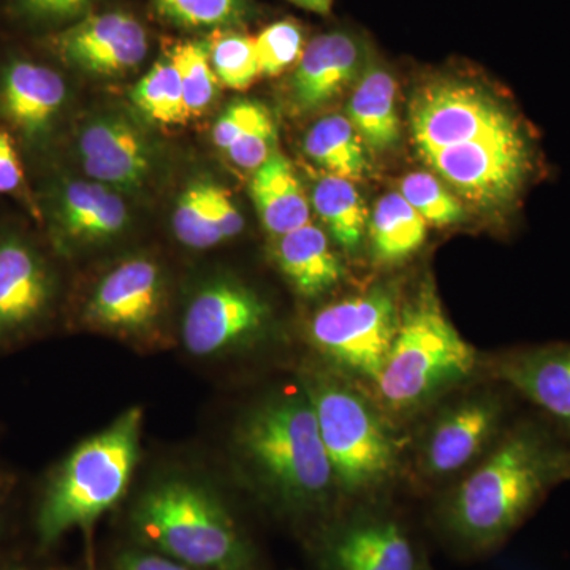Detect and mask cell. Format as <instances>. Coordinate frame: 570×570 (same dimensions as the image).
I'll return each mask as SVG.
<instances>
[{"label": "cell", "instance_id": "6da1fadb", "mask_svg": "<svg viewBox=\"0 0 570 570\" xmlns=\"http://www.w3.org/2000/svg\"><path fill=\"white\" fill-rule=\"evenodd\" d=\"M415 153L468 204L508 209L538 171V151L517 112L471 82L439 80L409 104Z\"/></svg>", "mask_w": 570, "mask_h": 570}, {"label": "cell", "instance_id": "7a4b0ae2", "mask_svg": "<svg viewBox=\"0 0 570 570\" xmlns=\"http://www.w3.org/2000/svg\"><path fill=\"white\" fill-rule=\"evenodd\" d=\"M570 479V449L538 422H521L450 493L439 528L456 549H498L551 489Z\"/></svg>", "mask_w": 570, "mask_h": 570}, {"label": "cell", "instance_id": "3957f363", "mask_svg": "<svg viewBox=\"0 0 570 570\" xmlns=\"http://www.w3.org/2000/svg\"><path fill=\"white\" fill-rule=\"evenodd\" d=\"M238 445L266 487L292 510L322 508L337 490L306 390L265 400L243 420Z\"/></svg>", "mask_w": 570, "mask_h": 570}, {"label": "cell", "instance_id": "277c9868", "mask_svg": "<svg viewBox=\"0 0 570 570\" xmlns=\"http://www.w3.org/2000/svg\"><path fill=\"white\" fill-rule=\"evenodd\" d=\"M478 367L474 347L445 316L433 285H423L406 306L385 365L374 382L379 403L396 417L417 414Z\"/></svg>", "mask_w": 570, "mask_h": 570}, {"label": "cell", "instance_id": "5b68a950", "mask_svg": "<svg viewBox=\"0 0 570 570\" xmlns=\"http://www.w3.org/2000/svg\"><path fill=\"white\" fill-rule=\"evenodd\" d=\"M141 547L197 570H255L257 554L219 498L189 480L142 493L130 513Z\"/></svg>", "mask_w": 570, "mask_h": 570}, {"label": "cell", "instance_id": "8992f818", "mask_svg": "<svg viewBox=\"0 0 570 570\" xmlns=\"http://www.w3.org/2000/svg\"><path fill=\"white\" fill-rule=\"evenodd\" d=\"M142 411L132 407L63 461L41 499L37 534L43 546L102 517L129 487L138 456Z\"/></svg>", "mask_w": 570, "mask_h": 570}, {"label": "cell", "instance_id": "52a82bcc", "mask_svg": "<svg viewBox=\"0 0 570 570\" xmlns=\"http://www.w3.org/2000/svg\"><path fill=\"white\" fill-rule=\"evenodd\" d=\"M303 389L313 401L337 490L354 498L381 490L397 468L396 442L381 411L332 374H311Z\"/></svg>", "mask_w": 570, "mask_h": 570}, {"label": "cell", "instance_id": "ba28073f", "mask_svg": "<svg viewBox=\"0 0 570 570\" xmlns=\"http://www.w3.org/2000/svg\"><path fill=\"white\" fill-rule=\"evenodd\" d=\"M400 317L396 292L377 285L318 311L311 322V340L333 365L374 384L395 341Z\"/></svg>", "mask_w": 570, "mask_h": 570}, {"label": "cell", "instance_id": "9c48e42d", "mask_svg": "<svg viewBox=\"0 0 570 570\" xmlns=\"http://www.w3.org/2000/svg\"><path fill=\"white\" fill-rule=\"evenodd\" d=\"M504 419V397L494 392L461 397L426 431L420 450L423 474L444 479L463 471L498 441Z\"/></svg>", "mask_w": 570, "mask_h": 570}, {"label": "cell", "instance_id": "30bf717a", "mask_svg": "<svg viewBox=\"0 0 570 570\" xmlns=\"http://www.w3.org/2000/svg\"><path fill=\"white\" fill-rule=\"evenodd\" d=\"M62 62L99 77H118L140 66L148 55V33L122 11L86 14L43 41Z\"/></svg>", "mask_w": 570, "mask_h": 570}, {"label": "cell", "instance_id": "8fae6325", "mask_svg": "<svg viewBox=\"0 0 570 570\" xmlns=\"http://www.w3.org/2000/svg\"><path fill=\"white\" fill-rule=\"evenodd\" d=\"M268 318V306L255 292L232 281H220L198 292L187 307L184 346L193 355H217L253 340Z\"/></svg>", "mask_w": 570, "mask_h": 570}, {"label": "cell", "instance_id": "7c38bea8", "mask_svg": "<svg viewBox=\"0 0 570 570\" xmlns=\"http://www.w3.org/2000/svg\"><path fill=\"white\" fill-rule=\"evenodd\" d=\"M324 570H422L406 528L382 513H354L325 532Z\"/></svg>", "mask_w": 570, "mask_h": 570}, {"label": "cell", "instance_id": "4fadbf2b", "mask_svg": "<svg viewBox=\"0 0 570 570\" xmlns=\"http://www.w3.org/2000/svg\"><path fill=\"white\" fill-rule=\"evenodd\" d=\"M52 279L39 250L20 235L0 239V343L31 330L47 313Z\"/></svg>", "mask_w": 570, "mask_h": 570}, {"label": "cell", "instance_id": "5bb4252c", "mask_svg": "<svg viewBox=\"0 0 570 570\" xmlns=\"http://www.w3.org/2000/svg\"><path fill=\"white\" fill-rule=\"evenodd\" d=\"M493 376L531 401L570 438V343L520 348L499 356Z\"/></svg>", "mask_w": 570, "mask_h": 570}, {"label": "cell", "instance_id": "9a60e30c", "mask_svg": "<svg viewBox=\"0 0 570 570\" xmlns=\"http://www.w3.org/2000/svg\"><path fill=\"white\" fill-rule=\"evenodd\" d=\"M66 100V81L51 67L11 58L0 69V115L29 141L50 132Z\"/></svg>", "mask_w": 570, "mask_h": 570}, {"label": "cell", "instance_id": "2e32d148", "mask_svg": "<svg viewBox=\"0 0 570 570\" xmlns=\"http://www.w3.org/2000/svg\"><path fill=\"white\" fill-rule=\"evenodd\" d=\"M78 149L82 170L92 181L137 189L148 178L151 148L137 127L119 116H102L86 124Z\"/></svg>", "mask_w": 570, "mask_h": 570}, {"label": "cell", "instance_id": "e0dca14e", "mask_svg": "<svg viewBox=\"0 0 570 570\" xmlns=\"http://www.w3.org/2000/svg\"><path fill=\"white\" fill-rule=\"evenodd\" d=\"M163 292V276L154 262H124L97 285L88 306L89 321L119 332H138L156 321Z\"/></svg>", "mask_w": 570, "mask_h": 570}, {"label": "cell", "instance_id": "ac0fdd59", "mask_svg": "<svg viewBox=\"0 0 570 570\" xmlns=\"http://www.w3.org/2000/svg\"><path fill=\"white\" fill-rule=\"evenodd\" d=\"M362 48L346 32L322 33L306 45L292 77V94L303 111L332 104L355 80Z\"/></svg>", "mask_w": 570, "mask_h": 570}, {"label": "cell", "instance_id": "d6986e66", "mask_svg": "<svg viewBox=\"0 0 570 570\" xmlns=\"http://www.w3.org/2000/svg\"><path fill=\"white\" fill-rule=\"evenodd\" d=\"M55 220L63 235L99 242L118 235L129 212L118 194L97 181H70L55 195Z\"/></svg>", "mask_w": 570, "mask_h": 570}, {"label": "cell", "instance_id": "ffe728a7", "mask_svg": "<svg viewBox=\"0 0 570 570\" xmlns=\"http://www.w3.org/2000/svg\"><path fill=\"white\" fill-rule=\"evenodd\" d=\"M275 257L284 276L307 298L326 294L344 277V266L330 247L325 232L311 223L279 236Z\"/></svg>", "mask_w": 570, "mask_h": 570}, {"label": "cell", "instance_id": "44dd1931", "mask_svg": "<svg viewBox=\"0 0 570 570\" xmlns=\"http://www.w3.org/2000/svg\"><path fill=\"white\" fill-rule=\"evenodd\" d=\"M250 195L262 224L277 238L311 223L309 200L284 154L273 153L255 170Z\"/></svg>", "mask_w": 570, "mask_h": 570}, {"label": "cell", "instance_id": "7402d4cb", "mask_svg": "<svg viewBox=\"0 0 570 570\" xmlns=\"http://www.w3.org/2000/svg\"><path fill=\"white\" fill-rule=\"evenodd\" d=\"M347 112L348 121L371 151H389L400 141L396 81L387 70L373 67L363 73L348 100Z\"/></svg>", "mask_w": 570, "mask_h": 570}, {"label": "cell", "instance_id": "603a6c76", "mask_svg": "<svg viewBox=\"0 0 570 570\" xmlns=\"http://www.w3.org/2000/svg\"><path fill=\"white\" fill-rule=\"evenodd\" d=\"M367 227L374 261L392 265L422 247L428 223L403 195L390 193L379 198Z\"/></svg>", "mask_w": 570, "mask_h": 570}, {"label": "cell", "instance_id": "cb8c5ba5", "mask_svg": "<svg viewBox=\"0 0 570 570\" xmlns=\"http://www.w3.org/2000/svg\"><path fill=\"white\" fill-rule=\"evenodd\" d=\"M305 153L326 175L355 181L366 175V146L347 116H325L305 137Z\"/></svg>", "mask_w": 570, "mask_h": 570}, {"label": "cell", "instance_id": "d4e9b609", "mask_svg": "<svg viewBox=\"0 0 570 570\" xmlns=\"http://www.w3.org/2000/svg\"><path fill=\"white\" fill-rule=\"evenodd\" d=\"M311 202L337 245L356 253L365 238L367 212L354 183L326 175L314 186Z\"/></svg>", "mask_w": 570, "mask_h": 570}, {"label": "cell", "instance_id": "484cf974", "mask_svg": "<svg viewBox=\"0 0 570 570\" xmlns=\"http://www.w3.org/2000/svg\"><path fill=\"white\" fill-rule=\"evenodd\" d=\"M134 104L149 119L160 124L187 121L181 80L171 59L154 63L151 70L137 82L132 91Z\"/></svg>", "mask_w": 570, "mask_h": 570}, {"label": "cell", "instance_id": "4316f807", "mask_svg": "<svg viewBox=\"0 0 570 570\" xmlns=\"http://www.w3.org/2000/svg\"><path fill=\"white\" fill-rule=\"evenodd\" d=\"M170 59L181 80L187 119L204 115L220 85L209 62L208 45L184 41L171 50Z\"/></svg>", "mask_w": 570, "mask_h": 570}, {"label": "cell", "instance_id": "83f0119b", "mask_svg": "<svg viewBox=\"0 0 570 570\" xmlns=\"http://www.w3.org/2000/svg\"><path fill=\"white\" fill-rule=\"evenodd\" d=\"M206 45L209 62L220 85L243 91L261 77L253 37L235 31H217Z\"/></svg>", "mask_w": 570, "mask_h": 570}, {"label": "cell", "instance_id": "f1b7e54d", "mask_svg": "<svg viewBox=\"0 0 570 570\" xmlns=\"http://www.w3.org/2000/svg\"><path fill=\"white\" fill-rule=\"evenodd\" d=\"M212 183H195L179 197L174 213V230L183 245L208 249L223 243L217 230L209 200Z\"/></svg>", "mask_w": 570, "mask_h": 570}, {"label": "cell", "instance_id": "f546056e", "mask_svg": "<svg viewBox=\"0 0 570 570\" xmlns=\"http://www.w3.org/2000/svg\"><path fill=\"white\" fill-rule=\"evenodd\" d=\"M400 194L426 220L434 225L460 223L463 205L436 175L415 171L401 181Z\"/></svg>", "mask_w": 570, "mask_h": 570}, {"label": "cell", "instance_id": "4dcf8cb0", "mask_svg": "<svg viewBox=\"0 0 570 570\" xmlns=\"http://www.w3.org/2000/svg\"><path fill=\"white\" fill-rule=\"evenodd\" d=\"M261 75L276 77L295 66L305 51V33L296 22H273L254 39Z\"/></svg>", "mask_w": 570, "mask_h": 570}, {"label": "cell", "instance_id": "1f68e13d", "mask_svg": "<svg viewBox=\"0 0 570 570\" xmlns=\"http://www.w3.org/2000/svg\"><path fill=\"white\" fill-rule=\"evenodd\" d=\"M163 17L190 29L225 28L243 14L242 0H154Z\"/></svg>", "mask_w": 570, "mask_h": 570}, {"label": "cell", "instance_id": "d6a6232c", "mask_svg": "<svg viewBox=\"0 0 570 570\" xmlns=\"http://www.w3.org/2000/svg\"><path fill=\"white\" fill-rule=\"evenodd\" d=\"M100 0H6L11 20L28 28H56L81 20Z\"/></svg>", "mask_w": 570, "mask_h": 570}, {"label": "cell", "instance_id": "836d02e7", "mask_svg": "<svg viewBox=\"0 0 570 570\" xmlns=\"http://www.w3.org/2000/svg\"><path fill=\"white\" fill-rule=\"evenodd\" d=\"M275 142L276 126L272 115H268L239 137L225 153L236 167L255 171L275 153Z\"/></svg>", "mask_w": 570, "mask_h": 570}, {"label": "cell", "instance_id": "e575fe53", "mask_svg": "<svg viewBox=\"0 0 570 570\" xmlns=\"http://www.w3.org/2000/svg\"><path fill=\"white\" fill-rule=\"evenodd\" d=\"M268 115L269 111L264 105L249 102V100H239V102L228 105L214 124L213 140L217 148L227 151L239 137H243L247 130L253 129L255 124L261 122Z\"/></svg>", "mask_w": 570, "mask_h": 570}, {"label": "cell", "instance_id": "d590c367", "mask_svg": "<svg viewBox=\"0 0 570 570\" xmlns=\"http://www.w3.org/2000/svg\"><path fill=\"white\" fill-rule=\"evenodd\" d=\"M209 200H212L214 223H216L217 230H219L224 242L242 234L245 220H243L242 213L236 208L234 198L230 197L228 190L212 183Z\"/></svg>", "mask_w": 570, "mask_h": 570}, {"label": "cell", "instance_id": "8d00e7d4", "mask_svg": "<svg viewBox=\"0 0 570 570\" xmlns=\"http://www.w3.org/2000/svg\"><path fill=\"white\" fill-rule=\"evenodd\" d=\"M111 570H197L189 568L145 547L119 551L112 560Z\"/></svg>", "mask_w": 570, "mask_h": 570}, {"label": "cell", "instance_id": "74e56055", "mask_svg": "<svg viewBox=\"0 0 570 570\" xmlns=\"http://www.w3.org/2000/svg\"><path fill=\"white\" fill-rule=\"evenodd\" d=\"M24 187V171L10 134L0 129V194H20Z\"/></svg>", "mask_w": 570, "mask_h": 570}, {"label": "cell", "instance_id": "f35d334b", "mask_svg": "<svg viewBox=\"0 0 570 570\" xmlns=\"http://www.w3.org/2000/svg\"><path fill=\"white\" fill-rule=\"evenodd\" d=\"M291 2L318 14L330 13L333 6V0H291Z\"/></svg>", "mask_w": 570, "mask_h": 570}, {"label": "cell", "instance_id": "ab89813d", "mask_svg": "<svg viewBox=\"0 0 570 570\" xmlns=\"http://www.w3.org/2000/svg\"><path fill=\"white\" fill-rule=\"evenodd\" d=\"M11 570H29V569H11Z\"/></svg>", "mask_w": 570, "mask_h": 570}, {"label": "cell", "instance_id": "60d3db41", "mask_svg": "<svg viewBox=\"0 0 570 570\" xmlns=\"http://www.w3.org/2000/svg\"><path fill=\"white\" fill-rule=\"evenodd\" d=\"M422 570H428V569H422Z\"/></svg>", "mask_w": 570, "mask_h": 570}]
</instances>
